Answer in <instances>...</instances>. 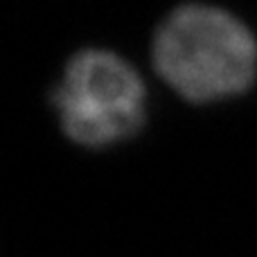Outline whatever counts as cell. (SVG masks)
Returning <instances> with one entry per match:
<instances>
[{
	"instance_id": "1",
	"label": "cell",
	"mask_w": 257,
	"mask_h": 257,
	"mask_svg": "<svg viewBox=\"0 0 257 257\" xmlns=\"http://www.w3.org/2000/svg\"><path fill=\"white\" fill-rule=\"evenodd\" d=\"M154 70L178 97L212 104L246 93L257 79V39L239 16L187 3L163 18L151 41Z\"/></svg>"
},
{
	"instance_id": "2",
	"label": "cell",
	"mask_w": 257,
	"mask_h": 257,
	"mask_svg": "<svg viewBox=\"0 0 257 257\" xmlns=\"http://www.w3.org/2000/svg\"><path fill=\"white\" fill-rule=\"evenodd\" d=\"M52 106L68 140L106 149L131 140L147 122V88L122 54L86 48L72 54L52 90Z\"/></svg>"
}]
</instances>
